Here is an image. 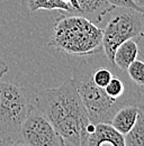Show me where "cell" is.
I'll use <instances>...</instances> for the list:
<instances>
[{"label": "cell", "instance_id": "obj_5", "mask_svg": "<svg viewBox=\"0 0 144 146\" xmlns=\"http://www.w3.org/2000/svg\"><path fill=\"white\" fill-rule=\"evenodd\" d=\"M29 105L21 87L0 81V138L19 133Z\"/></svg>", "mask_w": 144, "mask_h": 146}, {"label": "cell", "instance_id": "obj_7", "mask_svg": "<svg viewBox=\"0 0 144 146\" xmlns=\"http://www.w3.org/2000/svg\"><path fill=\"white\" fill-rule=\"evenodd\" d=\"M80 146H126L124 135L109 123L90 121L82 133Z\"/></svg>", "mask_w": 144, "mask_h": 146}, {"label": "cell", "instance_id": "obj_8", "mask_svg": "<svg viewBox=\"0 0 144 146\" xmlns=\"http://www.w3.org/2000/svg\"><path fill=\"white\" fill-rule=\"evenodd\" d=\"M80 15L87 17L95 24L101 23L104 17L115 8L107 0H77Z\"/></svg>", "mask_w": 144, "mask_h": 146}, {"label": "cell", "instance_id": "obj_19", "mask_svg": "<svg viewBox=\"0 0 144 146\" xmlns=\"http://www.w3.org/2000/svg\"><path fill=\"white\" fill-rule=\"evenodd\" d=\"M142 57H143V58H144V56H142Z\"/></svg>", "mask_w": 144, "mask_h": 146}, {"label": "cell", "instance_id": "obj_15", "mask_svg": "<svg viewBox=\"0 0 144 146\" xmlns=\"http://www.w3.org/2000/svg\"><path fill=\"white\" fill-rule=\"evenodd\" d=\"M0 146H28L23 141H13L10 137L5 138L3 141L0 142Z\"/></svg>", "mask_w": 144, "mask_h": 146}, {"label": "cell", "instance_id": "obj_9", "mask_svg": "<svg viewBox=\"0 0 144 146\" xmlns=\"http://www.w3.org/2000/svg\"><path fill=\"white\" fill-rule=\"evenodd\" d=\"M139 111H140V104L124 106L115 112L109 124L118 133L125 136L134 126L139 116Z\"/></svg>", "mask_w": 144, "mask_h": 146}, {"label": "cell", "instance_id": "obj_14", "mask_svg": "<svg viewBox=\"0 0 144 146\" xmlns=\"http://www.w3.org/2000/svg\"><path fill=\"white\" fill-rule=\"evenodd\" d=\"M107 1L114 7H126V8H133V9H139V10L144 9L143 7L139 6L133 0H107Z\"/></svg>", "mask_w": 144, "mask_h": 146}, {"label": "cell", "instance_id": "obj_16", "mask_svg": "<svg viewBox=\"0 0 144 146\" xmlns=\"http://www.w3.org/2000/svg\"><path fill=\"white\" fill-rule=\"evenodd\" d=\"M8 70H9V66H8V64L1 58V56H0V79L6 74V73L8 72Z\"/></svg>", "mask_w": 144, "mask_h": 146}, {"label": "cell", "instance_id": "obj_18", "mask_svg": "<svg viewBox=\"0 0 144 146\" xmlns=\"http://www.w3.org/2000/svg\"><path fill=\"white\" fill-rule=\"evenodd\" d=\"M142 3H143V7H144V0H142Z\"/></svg>", "mask_w": 144, "mask_h": 146}, {"label": "cell", "instance_id": "obj_1", "mask_svg": "<svg viewBox=\"0 0 144 146\" xmlns=\"http://www.w3.org/2000/svg\"><path fill=\"white\" fill-rule=\"evenodd\" d=\"M72 80L90 121L110 123L119 108L139 105L142 93L126 71L110 62L104 51L86 56H67Z\"/></svg>", "mask_w": 144, "mask_h": 146}, {"label": "cell", "instance_id": "obj_11", "mask_svg": "<svg viewBox=\"0 0 144 146\" xmlns=\"http://www.w3.org/2000/svg\"><path fill=\"white\" fill-rule=\"evenodd\" d=\"M20 5L26 15H32L38 10H59L67 14H73L71 7L61 0H20Z\"/></svg>", "mask_w": 144, "mask_h": 146}, {"label": "cell", "instance_id": "obj_2", "mask_svg": "<svg viewBox=\"0 0 144 146\" xmlns=\"http://www.w3.org/2000/svg\"><path fill=\"white\" fill-rule=\"evenodd\" d=\"M35 105L68 144L80 146L90 119L72 78L56 88L41 90L36 94Z\"/></svg>", "mask_w": 144, "mask_h": 146}, {"label": "cell", "instance_id": "obj_12", "mask_svg": "<svg viewBox=\"0 0 144 146\" xmlns=\"http://www.w3.org/2000/svg\"><path fill=\"white\" fill-rule=\"evenodd\" d=\"M124 138L126 146H144V106L140 105L137 119Z\"/></svg>", "mask_w": 144, "mask_h": 146}, {"label": "cell", "instance_id": "obj_17", "mask_svg": "<svg viewBox=\"0 0 144 146\" xmlns=\"http://www.w3.org/2000/svg\"><path fill=\"white\" fill-rule=\"evenodd\" d=\"M135 3H137L139 6H141V7H143V3H142V0H133ZM144 8V7H143Z\"/></svg>", "mask_w": 144, "mask_h": 146}, {"label": "cell", "instance_id": "obj_3", "mask_svg": "<svg viewBox=\"0 0 144 146\" xmlns=\"http://www.w3.org/2000/svg\"><path fill=\"white\" fill-rule=\"evenodd\" d=\"M47 45L65 56H86L103 51V29L78 14L63 13L54 19Z\"/></svg>", "mask_w": 144, "mask_h": 146}, {"label": "cell", "instance_id": "obj_10", "mask_svg": "<svg viewBox=\"0 0 144 146\" xmlns=\"http://www.w3.org/2000/svg\"><path fill=\"white\" fill-rule=\"evenodd\" d=\"M139 57V44L136 39H127L115 50L113 63L121 70L126 71L128 65Z\"/></svg>", "mask_w": 144, "mask_h": 146}, {"label": "cell", "instance_id": "obj_13", "mask_svg": "<svg viewBox=\"0 0 144 146\" xmlns=\"http://www.w3.org/2000/svg\"><path fill=\"white\" fill-rule=\"evenodd\" d=\"M126 73L129 79L137 86L142 94H144V58L141 56L133 61L128 68L126 69Z\"/></svg>", "mask_w": 144, "mask_h": 146}, {"label": "cell", "instance_id": "obj_4", "mask_svg": "<svg viewBox=\"0 0 144 146\" xmlns=\"http://www.w3.org/2000/svg\"><path fill=\"white\" fill-rule=\"evenodd\" d=\"M103 29V51L113 62L115 50L127 39L144 37V9L115 7Z\"/></svg>", "mask_w": 144, "mask_h": 146}, {"label": "cell", "instance_id": "obj_6", "mask_svg": "<svg viewBox=\"0 0 144 146\" xmlns=\"http://www.w3.org/2000/svg\"><path fill=\"white\" fill-rule=\"evenodd\" d=\"M19 133L21 141L28 146H71L35 104L29 105Z\"/></svg>", "mask_w": 144, "mask_h": 146}]
</instances>
